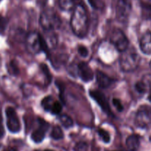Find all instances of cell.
<instances>
[{"label": "cell", "mask_w": 151, "mask_h": 151, "mask_svg": "<svg viewBox=\"0 0 151 151\" xmlns=\"http://www.w3.org/2000/svg\"><path fill=\"white\" fill-rule=\"evenodd\" d=\"M111 42L114 45L115 48L121 53L127 50L129 46V40L120 29L114 30L111 36Z\"/></svg>", "instance_id": "cell-7"}, {"label": "cell", "mask_w": 151, "mask_h": 151, "mask_svg": "<svg viewBox=\"0 0 151 151\" xmlns=\"http://www.w3.org/2000/svg\"><path fill=\"white\" fill-rule=\"evenodd\" d=\"M49 33V34L47 35V38H45L46 41H47V44H50V47H55L56 44L58 43V38L57 36L55 33H52V31H47Z\"/></svg>", "instance_id": "cell-19"}, {"label": "cell", "mask_w": 151, "mask_h": 151, "mask_svg": "<svg viewBox=\"0 0 151 151\" xmlns=\"http://www.w3.org/2000/svg\"><path fill=\"white\" fill-rule=\"evenodd\" d=\"M0 66H1V58H0Z\"/></svg>", "instance_id": "cell-35"}, {"label": "cell", "mask_w": 151, "mask_h": 151, "mask_svg": "<svg viewBox=\"0 0 151 151\" xmlns=\"http://www.w3.org/2000/svg\"><path fill=\"white\" fill-rule=\"evenodd\" d=\"M96 80L98 86L101 88H108L113 82L111 78L100 70L96 71Z\"/></svg>", "instance_id": "cell-13"}, {"label": "cell", "mask_w": 151, "mask_h": 151, "mask_svg": "<svg viewBox=\"0 0 151 151\" xmlns=\"http://www.w3.org/2000/svg\"><path fill=\"white\" fill-rule=\"evenodd\" d=\"M89 95L92 98L93 100L95 101L96 103L100 107V108L107 115H110V116L113 115L111 111L109 102H108L107 99H106V96L102 92L99 91V90H91L89 91Z\"/></svg>", "instance_id": "cell-9"}, {"label": "cell", "mask_w": 151, "mask_h": 151, "mask_svg": "<svg viewBox=\"0 0 151 151\" xmlns=\"http://www.w3.org/2000/svg\"><path fill=\"white\" fill-rule=\"evenodd\" d=\"M76 0H58L59 7L65 11H69L75 7Z\"/></svg>", "instance_id": "cell-15"}, {"label": "cell", "mask_w": 151, "mask_h": 151, "mask_svg": "<svg viewBox=\"0 0 151 151\" xmlns=\"http://www.w3.org/2000/svg\"><path fill=\"white\" fill-rule=\"evenodd\" d=\"M98 134L103 142H105V143H109L110 142L111 136L109 132L103 130V129H99Z\"/></svg>", "instance_id": "cell-20"}, {"label": "cell", "mask_w": 151, "mask_h": 151, "mask_svg": "<svg viewBox=\"0 0 151 151\" xmlns=\"http://www.w3.org/2000/svg\"><path fill=\"white\" fill-rule=\"evenodd\" d=\"M25 43L27 49L29 53L36 54L41 51H44L46 53H48V44L44 37L39 33L35 31L29 33L26 37Z\"/></svg>", "instance_id": "cell-2"}, {"label": "cell", "mask_w": 151, "mask_h": 151, "mask_svg": "<svg viewBox=\"0 0 151 151\" xmlns=\"http://www.w3.org/2000/svg\"><path fill=\"white\" fill-rule=\"evenodd\" d=\"M135 124L140 128H146L151 124V107L143 105L140 107L135 115Z\"/></svg>", "instance_id": "cell-5"}, {"label": "cell", "mask_w": 151, "mask_h": 151, "mask_svg": "<svg viewBox=\"0 0 151 151\" xmlns=\"http://www.w3.org/2000/svg\"><path fill=\"white\" fill-rule=\"evenodd\" d=\"M77 72L80 78L84 82H89L94 78V72L92 69L85 62H81L78 64Z\"/></svg>", "instance_id": "cell-11"}, {"label": "cell", "mask_w": 151, "mask_h": 151, "mask_svg": "<svg viewBox=\"0 0 151 151\" xmlns=\"http://www.w3.org/2000/svg\"><path fill=\"white\" fill-rule=\"evenodd\" d=\"M140 50L143 53L151 54V31H147L139 41Z\"/></svg>", "instance_id": "cell-12"}, {"label": "cell", "mask_w": 151, "mask_h": 151, "mask_svg": "<svg viewBox=\"0 0 151 151\" xmlns=\"http://www.w3.org/2000/svg\"><path fill=\"white\" fill-rule=\"evenodd\" d=\"M1 121H2V119H1V116L0 115V124H1Z\"/></svg>", "instance_id": "cell-32"}, {"label": "cell", "mask_w": 151, "mask_h": 151, "mask_svg": "<svg viewBox=\"0 0 151 151\" xmlns=\"http://www.w3.org/2000/svg\"><path fill=\"white\" fill-rule=\"evenodd\" d=\"M38 121L39 127H38V129L34 130L31 134V139L35 143H40L44 140L46 132L47 131L49 126H50L48 123L44 121V119L38 118Z\"/></svg>", "instance_id": "cell-10"}, {"label": "cell", "mask_w": 151, "mask_h": 151, "mask_svg": "<svg viewBox=\"0 0 151 151\" xmlns=\"http://www.w3.org/2000/svg\"><path fill=\"white\" fill-rule=\"evenodd\" d=\"M62 108H63V107H62L60 102H58V101H55L54 105H53L52 107L51 113L52 114H54V115H58V114H59L61 112Z\"/></svg>", "instance_id": "cell-23"}, {"label": "cell", "mask_w": 151, "mask_h": 151, "mask_svg": "<svg viewBox=\"0 0 151 151\" xmlns=\"http://www.w3.org/2000/svg\"><path fill=\"white\" fill-rule=\"evenodd\" d=\"M6 125L9 131L16 133L20 131L21 124L16 110L12 107H7L5 110Z\"/></svg>", "instance_id": "cell-8"}, {"label": "cell", "mask_w": 151, "mask_h": 151, "mask_svg": "<svg viewBox=\"0 0 151 151\" xmlns=\"http://www.w3.org/2000/svg\"><path fill=\"white\" fill-rule=\"evenodd\" d=\"M147 99H148L149 102H151V89L150 90V92H149L148 96H147Z\"/></svg>", "instance_id": "cell-31"}, {"label": "cell", "mask_w": 151, "mask_h": 151, "mask_svg": "<svg viewBox=\"0 0 151 151\" xmlns=\"http://www.w3.org/2000/svg\"><path fill=\"white\" fill-rule=\"evenodd\" d=\"M70 25L74 33L80 38H83L88 33V16L85 7L82 4H77L74 8Z\"/></svg>", "instance_id": "cell-1"}, {"label": "cell", "mask_w": 151, "mask_h": 151, "mask_svg": "<svg viewBox=\"0 0 151 151\" xmlns=\"http://www.w3.org/2000/svg\"><path fill=\"white\" fill-rule=\"evenodd\" d=\"M150 69H151V61L150 62Z\"/></svg>", "instance_id": "cell-34"}, {"label": "cell", "mask_w": 151, "mask_h": 151, "mask_svg": "<svg viewBox=\"0 0 151 151\" xmlns=\"http://www.w3.org/2000/svg\"><path fill=\"white\" fill-rule=\"evenodd\" d=\"M135 89L139 93L143 94L146 92L147 90V86L143 81H138L135 84Z\"/></svg>", "instance_id": "cell-24"}, {"label": "cell", "mask_w": 151, "mask_h": 151, "mask_svg": "<svg viewBox=\"0 0 151 151\" xmlns=\"http://www.w3.org/2000/svg\"><path fill=\"white\" fill-rule=\"evenodd\" d=\"M7 25V19L2 16H0V34H2L6 30Z\"/></svg>", "instance_id": "cell-26"}, {"label": "cell", "mask_w": 151, "mask_h": 151, "mask_svg": "<svg viewBox=\"0 0 151 151\" xmlns=\"http://www.w3.org/2000/svg\"><path fill=\"white\" fill-rule=\"evenodd\" d=\"M112 103H113V105L115 107L117 111L119 112H122L124 110V107L122 105V102H120L119 99H116V98H114L113 100H112Z\"/></svg>", "instance_id": "cell-27"}, {"label": "cell", "mask_w": 151, "mask_h": 151, "mask_svg": "<svg viewBox=\"0 0 151 151\" xmlns=\"http://www.w3.org/2000/svg\"><path fill=\"white\" fill-rule=\"evenodd\" d=\"M40 67H41V70H42V72L44 73V75H45L46 79H47V82L50 83V81H51L52 80V76H51V73H50V70H49L48 67L44 63L41 64V65H40Z\"/></svg>", "instance_id": "cell-22"}, {"label": "cell", "mask_w": 151, "mask_h": 151, "mask_svg": "<svg viewBox=\"0 0 151 151\" xmlns=\"http://www.w3.org/2000/svg\"><path fill=\"white\" fill-rule=\"evenodd\" d=\"M139 137L137 135H131L126 139V146L130 151H137L139 147Z\"/></svg>", "instance_id": "cell-14"}, {"label": "cell", "mask_w": 151, "mask_h": 151, "mask_svg": "<svg viewBox=\"0 0 151 151\" xmlns=\"http://www.w3.org/2000/svg\"><path fill=\"white\" fill-rule=\"evenodd\" d=\"M44 151H54V150H45Z\"/></svg>", "instance_id": "cell-33"}, {"label": "cell", "mask_w": 151, "mask_h": 151, "mask_svg": "<svg viewBox=\"0 0 151 151\" xmlns=\"http://www.w3.org/2000/svg\"><path fill=\"white\" fill-rule=\"evenodd\" d=\"M50 136L55 140H60V139H63L64 135H63V132L62 129L58 125H56L53 127Z\"/></svg>", "instance_id": "cell-17"}, {"label": "cell", "mask_w": 151, "mask_h": 151, "mask_svg": "<svg viewBox=\"0 0 151 151\" xmlns=\"http://www.w3.org/2000/svg\"><path fill=\"white\" fill-rule=\"evenodd\" d=\"M56 100H55L54 98L51 96H48L44 97L42 99L41 102V105L42 106V107L44 108V110L47 112H51L52 107L53 105H54L55 102Z\"/></svg>", "instance_id": "cell-16"}, {"label": "cell", "mask_w": 151, "mask_h": 151, "mask_svg": "<svg viewBox=\"0 0 151 151\" xmlns=\"http://www.w3.org/2000/svg\"><path fill=\"white\" fill-rule=\"evenodd\" d=\"M132 4L130 0H118L116 6V19L121 23L128 22L131 14Z\"/></svg>", "instance_id": "cell-6"}, {"label": "cell", "mask_w": 151, "mask_h": 151, "mask_svg": "<svg viewBox=\"0 0 151 151\" xmlns=\"http://www.w3.org/2000/svg\"><path fill=\"white\" fill-rule=\"evenodd\" d=\"M41 28L47 31L58 29L61 25V20L53 9H47L41 13L39 19Z\"/></svg>", "instance_id": "cell-4"}, {"label": "cell", "mask_w": 151, "mask_h": 151, "mask_svg": "<svg viewBox=\"0 0 151 151\" xmlns=\"http://www.w3.org/2000/svg\"><path fill=\"white\" fill-rule=\"evenodd\" d=\"M88 150V145L86 142H80L75 144L74 147V151H87Z\"/></svg>", "instance_id": "cell-25"}, {"label": "cell", "mask_w": 151, "mask_h": 151, "mask_svg": "<svg viewBox=\"0 0 151 151\" xmlns=\"http://www.w3.org/2000/svg\"><path fill=\"white\" fill-rule=\"evenodd\" d=\"M140 57L136 50L128 47L119 56V67L124 72H131L138 68Z\"/></svg>", "instance_id": "cell-3"}, {"label": "cell", "mask_w": 151, "mask_h": 151, "mask_svg": "<svg viewBox=\"0 0 151 151\" xmlns=\"http://www.w3.org/2000/svg\"><path fill=\"white\" fill-rule=\"evenodd\" d=\"M8 71L10 74L14 76H17L19 73V68L17 66V64L15 62V61H11L9 63L8 65Z\"/></svg>", "instance_id": "cell-21"}, {"label": "cell", "mask_w": 151, "mask_h": 151, "mask_svg": "<svg viewBox=\"0 0 151 151\" xmlns=\"http://www.w3.org/2000/svg\"><path fill=\"white\" fill-rule=\"evenodd\" d=\"M78 53L80 54V56H82V57L83 58L86 57V56L88 55V49L83 45H80L78 48Z\"/></svg>", "instance_id": "cell-28"}, {"label": "cell", "mask_w": 151, "mask_h": 151, "mask_svg": "<svg viewBox=\"0 0 151 151\" xmlns=\"http://www.w3.org/2000/svg\"><path fill=\"white\" fill-rule=\"evenodd\" d=\"M4 134V127H3L2 124H0V139L1 137H3Z\"/></svg>", "instance_id": "cell-29"}, {"label": "cell", "mask_w": 151, "mask_h": 151, "mask_svg": "<svg viewBox=\"0 0 151 151\" xmlns=\"http://www.w3.org/2000/svg\"><path fill=\"white\" fill-rule=\"evenodd\" d=\"M5 151H18V150L16 149L15 147H9Z\"/></svg>", "instance_id": "cell-30"}, {"label": "cell", "mask_w": 151, "mask_h": 151, "mask_svg": "<svg viewBox=\"0 0 151 151\" xmlns=\"http://www.w3.org/2000/svg\"><path fill=\"white\" fill-rule=\"evenodd\" d=\"M59 120H60L61 124L65 128H69V127L73 126V120H72V118L69 115L63 114V115H60Z\"/></svg>", "instance_id": "cell-18"}, {"label": "cell", "mask_w": 151, "mask_h": 151, "mask_svg": "<svg viewBox=\"0 0 151 151\" xmlns=\"http://www.w3.org/2000/svg\"><path fill=\"white\" fill-rule=\"evenodd\" d=\"M1 1V0H0V1Z\"/></svg>", "instance_id": "cell-36"}]
</instances>
